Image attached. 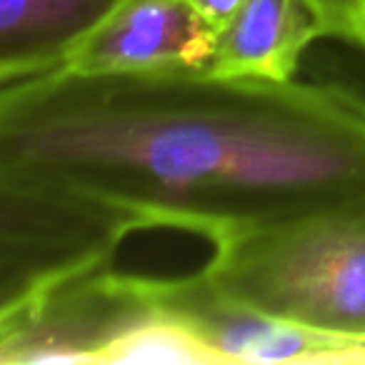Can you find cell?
<instances>
[{"label": "cell", "instance_id": "52a82bcc", "mask_svg": "<svg viewBox=\"0 0 365 365\" xmlns=\"http://www.w3.org/2000/svg\"><path fill=\"white\" fill-rule=\"evenodd\" d=\"M225 365L223 358L182 320L155 313L130 325L98 353L96 365Z\"/></svg>", "mask_w": 365, "mask_h": 365}, {"label": "cell", "instance_id": "7a4b0ae2", "mask_svg": "<svg viewBox=\"0 0 365 365\" xmlns=\"http://www.w3.org/2000/svg\"><path fill=\"white\" fill-rule=\"evenodd\" d=\"M230 303L365 343V208L325 210L210 248L198 268Z\"/></svg>", "mask_w": 365, "mask_h": 365}, {"label": "cell", "instance_id": "277c9868", "mask_svg": "<svg viewBox=\"0 0 365 365\" xmlns=\"http://www.w3.org/2000/svg\"><path fill=\"white\" fill-rule=\"evenodd\" d=\"M215 31L185 0H118L73 48L81 76H208Z\"/></svg>", "mask_w": 365, "mask_h": 365}, {"label": "cell", "instance_id": "30bf717a", "mask_svg": "<svg viewBox=\"0 0 365 365\" xmlns=\"http://www.w3.org/2000/svg\"><path fill=\"white\" fill-rule=\"evenodd\" d=\"M315 78H330V81H338V83H345V86L355 88L358 93H363L365 96V71L360 68V63L355 61H335L333 71L330 73H315Z\"/></svg>", "mask_w": 365, "mask_h": 365}, {"label": "cell", "instance_id": "5b68a950", "mask_svg": "<svg viewBox=\"0 0 365 365\" xmlns=\"http://www.w3.org/2000/svg\"><path fill=\"white\" fill-rule=\"evenodd\" d=\"M318 38L323 33L308 0H245L215 33L208 76L293 81Z\"/></svg>", "mask_w": 365, "mask_h": 365}, {"label": "cell", "instance_id": "8992f818", "mask_svg": "<svg viewBox=\"0 0 365 365\" xmlns=\"http://www.w3.org/2000/svg\"><path fill=\"white\" fill-rule=\"evenodd\" d=\"M118 0H0V86L63 68Z\"/></svg>", "mask_w": 365, "mask_h": 365}, {"label": "cell", "instance_id": "3957f363", "mask_svg": "<svg viewBox=\"0 0 365 365\" xmlns=\"http://www.w3.org/2000/svg\"><path fill=\"white\" fill-rule=\"evenodd\" d=\"M160 313L150 275L113 265L63 283L0 315V363H93L113 338Z\"/></svg>", "mask_w": 365, "mask_h": 365}, {"label": "cell", "instance_id": "6da1fadb", "mask_svg": "<svg viewBox=\"0 0 365 365\" xmlns=\"http://www.w3.org/2000/svg\"><path fill=\"white\" fill-rule=\"evenodd\" d=\"M0 193L88 270L143 230L210 248L365 208V96L330 78L81 76L0 86Z\"/></svg>", "mask_w": 365, "mask_h": 365}, {"label": "cell", "instance_id": "9c48e42d", "mask_svg": "<svg viewBox=\"0 0 365 365\" xmlns=\"http://www.w3.org/2000/svg\"><path fill=\"white\" fill-rule=\"evenodd\" d=\"M185 3L218 33L240 11V6H243L245 0H185Z\"/></svg>", "mask_w": 365, "mask_h": 365}, {"label": "cell", "instance_id": "ba28073f", "mask_svg": "<svg viewBox=\"0 0 365 365\" xmlns=\"http://www.w3.org/2000/svg\"><path fill=\"white\" fill-rule=\"evenodd\" d=\"M325 41L365 48V0H308Z\"/></svg>", "mask_w": 365, "mask_h": 365}]
</instances>
